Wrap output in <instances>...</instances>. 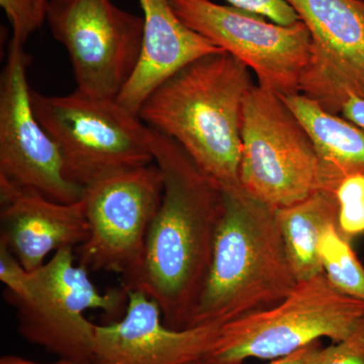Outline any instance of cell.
Masks as SVG:
<instances>
[{
	"label": "cell",
	"mask_w": 364,
	"mask_h": 364,
	"mask_svg": "<svg viewBox=\"0 0 364 364\" xmlns=\"http://www.w3.org/2000/svg\"><path fill=\"white\" fill-rule=\"evenodd\" d=\"M149 129L164 189L148 231L142 267L126 291L141 289L159 305L167 327L184 330L210 269L224 191L173 139Z\"/></svg>",
	"instance_id": "1"
},
{
	"label": "cell",
	"mask_w": 364,
	"mask_h": 364,
	"mask_svg": "<svg viewBox=\"0 0 364 364\" xmlns=\"http://www.w3.org/2000/svg\"><path fill=\"white\" fill-rule=\"evenodd\" d=\"M250 69L222 51L182 67L144 100L138 116L173 139L223 186H240L242 116Z\"/></svg>",
	"instance_id": "2"
},
{
	"label": "cell",
	"mask_w": 364,
	"mask_h": 364,
	"mask_svg": "<svg viewBox=\"0 0 364 364\" xmlns=\"http://www.w3.org/2000/svg\"><path fill=\"white\" fill-rule=\"evenodd\" d=\"M223 191L224 214L188 328L224 325L272 308L299 282L274 208L251 198L241 186H223Z\"/></svg>",
	"instance_id": "3"
},
{
	"label": "cell",
	"mask_w": 364,
	"mask_h": 364,
	"mask_svg": "<svg viewBox=\"0 0 364 364\" xmlns=\"http://www.w3.org/2000/svg\"><path fill=\"white\" fill-rule=\"evenodd\" d=\"M33 111L56 143L64 173L85 188L93 182L154 163L150 129L117 100L75 90L45 95L31 90Z\"/></svg>",
	"instance_id": "4"
},
{
	"label": "cell",
	"mask_w": 364,
	"mask_h": 364,
	"mask_svg": "<svg viewBox=\"0 0 364 364\" xmlns=\"http://www.w3.org/2000/svg\"><path fill=\"white\" fill-rule=\"evenodd\" d=\"M4 294L16 308L23 338L81 364L92 358L97 327L85 318V311L121 316L128 303L123 287L100 293L88 270L76 264L70 247L60 249L39 269L28 272L16 294Z\"/></svg>",
	"instance_id": "5"
},
{
	"label": "cell",
	"mask_w": 364,
	"mask_h": 364,
	"mask_svg": "<svg viewBox=\"0 0 364 364\" xmlns=\"http://www.w3.org/2000/svg\"><path fill=\"white\" fill-rule=\"evenodd\" d=\"M364 318V301L340 293L324 272L301 280L284 301L220 328L205 364L282 358L322 338H346Z\"/></svg>",
	"instance_id": "6"
},
{
	"label": "cell",
	"mask_w": 364,
	"mask_h": 364,
	"mask_svg": "<svg viewBox=\"0 0 364 364\" xmlns=\"http://www.w3.org/2000/svg\"><path fill=\"white\" fill-rule=\"evenodd\" d=\"M240 186L268 207H287L318 189L310 136L280 95L254 85L242 116Z\"/></svg>",
	"instance_id": "7"
},
{
	"label": "cell",
	"mask_w": 364,
	"mask_h": 364,
	"mask_svg": "<svg viewBox=\"0 0 364 364\" xmlns=\"http://www.w3.org/2000/svg\"><path fill=\"white\" fill-rule=\"evenodd\" d=\"M163 176L156 163L117 172L85 186L82 200L90 225L78 247L88 272H114L124 291L142 267L151 224L161 205Z\"/></svg>",
	"instance_id": "8"
},
{
	"label": "cell",
	"mask_w": 364,
	"mask_h": 364,
	"mask_svg": "<svg viewBox=\"0 0 364 364\" xmlns=\"http://www.w3.org/2000/svg\"><path fill=\"white\" fill-rule=\"evenodd\" d=\"M46 20L70 59L75 90L117 100L140 61L143 16L112 0H50Z\"/></svg>",
	"instance_id": "9"
},
{
	"label": "cell",
	"mask_w": 364,
	"mask_h": 364,
	"mask_svg": "<svg viewBox=\"0 0 364 364\" xmlns=\"http://www.w3.org/2000/svg\"><path fill=\"white\" fill-rule=\"evenodd\" d=\"M191 30L243 62L258 85L279 95L299 93L311 61V36L301 20L279 25L253 11L210 0H169Z\"/></svg>",
	"instance_id": "10"
},
{
	"label": "cell",
	"mask_w": 364,
	"mask_h": 364,
	"mask_svg": "<svg viewBox=\"0 0 364 364\" xmlns=\"http://www.w3.org/2000/svg\"><path fill=\"white\" fill-rule=\"evenodd\" d=\"M28 63L23 49L9 48L0 82V193L20 191L54 202H79L85 188L67 179L58 147L33 111Z\"/></svg>",
	"instance_id": "11"
},
{
	"label": "cell",
	"mask_w": 364,
	"mask_h": 364,
	"mask_svg": "<svg viewBox=\"0 0 364 364\" xmlns=\"http://www.w3.org/2000/svg\"><path fill=\"white\" fill-rule=\"evenodd\" d=\"M284 1L311 36V61L299 93L340 114L350 98L364 95V1Z\"/></svg>",
	"instance_id": "12"
},
{
	"label": "cell",
	"mask_w": 364,
	"mask_h": 364,
	"mask_svg": "<svg viewBox=\"0 0 364 364\" xmlns=\"http://www.w3.org/2000/svg\"><path fill=\"white\" fill-rule=\"evenodd\" d=\"M126 312L116 322L95 327L90 364H186L214 346L222 325L173 330L159 305L141 289H130Z\"/></svg>",
	"instance_id": "13"
},
{
	"label": "cell",
	"mask_w": 364,
	"mask_h": 364,
	"mask_svg": "<svg viewBox=\"0 0 364 364\" xmlns=\"http://www.w3.org/2000/svg\"><path fill=\"white\" fill-rule=\"evenodd\" d=\"M0 243L28 272L60 249L79 247L90 236L83 200L63 203L32 193H0Z\"/></svg>",
	"instance_id": "14"
},
{
	"label": "cell",
	"mask_w": 364,
	"mask_h": 364,
	"mask_svg": "<svg viewBox=\"0 0 364 364\" xmlns=\"http://www.w3.org/2000/svg\"><path fill=\"white\" fill-rule=\"evenodd\" d=\"M139 2L144 18L142 54L130 81L117 98L135 114L148 95L182 67L205 55L224 51L184 25L169 0Z\"/></svg>",
	"instance_id": "15"
},
{
	"label": "cell",
	"mask_w": 364,
	"mask_h": 364,
	"mask_svg": "<svg viewBox=\"0 0 364 364\" xmlns=\"http://www.w3.org/2000/svg\"><path fill=\"white\" fill-rule=\"evenodd\" d=\"M310 136L318 159V189L337 193L347 177L364 176V130L301 93L280 95Z\"/></svg>",
	"instance_id": "16"
},
{
	"label": "cell",
	"mask_w": 364,
	"mask_h": 364,
	"mask_svg": "<svg viewBox=\"0 0 364 364\" xmlns=\"http://www.w3.org/2000/svg\"><path fill=\"white\" fill-rule=\"evenodd\" d=\"M339 210L336 193L325 189L275 210L287 257L299 282L324 272L318 246L326 229L338 226Z\"/></svg>",
	"instance_id": "17"
},
{
	"label": "cell",
	"mask_w": 364,
	"mask_h": 364,
	"mask_svg": "<svg viewBox=\"0 0 364 364\" xmlns=\"http://www.w3.org/2000/svg\"><path fill=\"white\" fill-rule=\"evenodd\" d=\"M323 272L334 289L364 301V267L351 242L340 235L336 225L328 227L318 246Z\"/></svg>",
	"instance_id": "18"
},
{
	"label": "cell",
	"mask_w": 364,
	"mask_h": 364,
	"mask_svg": "<svg viewBox=\"0 0 364 364\" xmlns=\"http://www.w3.org/2000/svg\"><path fill=\"white\" fill-rule=\"evenodd\" d=\"M336 195L340 208L337 230L352 242L364 235V176L347 177Z\"/></svg>",
	"instance_id": "19"
},
{
	"label": "cell",
	"mask_w": 364,
	"mask_h": 364,
	"mask_svg": "<svg viewBox=\"0 0 364 364\" xmlns=\"http://www.w3.org/2000/svg\"><path fill=\"white\" fill-rule=\"evenodd\" d=\"M0 6L13 26L9 48L23 50L28 37L44 23L46 11L39 0H0Z\"/></svg>",
	"instance_id": "20"
},
{
	"label": "cell",
	"mask_w": 364,
	"mask_h": 364,
	"mask_svg": "<svg viewBox=\"0 0 364 364\" xmlns=\"http://www.w3.org/2000/svg\"><path fill=\"white\" fill-rule=\"evenodd\" d=\"M318 364H364V318L346 338L326 347Z\"/></svg>",
	"instance_id": "21"
},
{
	"label": "cell",
	"mask_w": 364,
	"mask_h": 364,
	"mask_svg": "<svg viewBox=\"0 0 364 364\" xmlns=\"http://www.w3.org/2000/svg\"><path fill=\"white\" fill-rule=\"evenodd\" d=\"M231 6L240 7L265 16L282 26L293 25L299 21L298 14L284 0H227Z\"/></svg>",
	"instance_id": "22"
},
{
	"label": "cell",
	"mask_w": 364,
	"mask_h": 364,
	"mask_svg": "<svg viewBox=\"0 0 364 364\" xmlns=\"http://www.w3.org/2000/svg\"><path fill=\"white\" fill-rule=\"evenodd\" d=\"M326 347L321 340L312 342L303 348L282 358L272 359L267 364H318L324 356Z\"/></svg>",
	"instance_id": "23"
},
{
	"label": "cell",
	"mask_w": 364,
	"mask_h": 364,
	"mask_svg": "<svg viewBox=\"0 0 364 364\" xmlns=\"http://www.w3.org/2000/svg\"><path fill=\"white\" fill-rule=\"evenodd\" d=\"M340 114L364 130V95L350 98L344 105Z\"/></svg>",
	"instance_id": "24"
},
{
	"label": "cell",
	"mask_w": 364,
	"mask_h": 364,
	"mask_svg": "<svg viewBox=\"0 0 364 364\" xmlns=\"http://www.w3.org/2000/svg\"><path fill=\"white\" fill-rule=\"evenodd\" d=\"M0 364H81L76 363V361L70 360V359L59 358L58 360L51 363H35V361L30 360L21 358L16 355H4L0 358Z\"/></svg>",
	"instance_id": "25"
},
{
	"label": "cell",
	"mask_w": 364,
	"mask_h": 364,
	"mask_svg": "<svg viewBox=\"0 0 364 364\" xmlns=\"http://www.w3.org/2000/svg\"><path fill=\"white\" fill-rule=\"evenodd\" d=\"M49 1L50 0H39V4L43 11H47V6Z\"/></svg>",
	"instance_id": "26"
},
{
	"label": "cell",
	"mask_w": 364,
	"mask_h": 364,
	"mask_svg": "<svg viewBox=\"0 0 364 364\" xmlns=\"http://www.w3.org/2000/svg\"><path fill=\"white\" fill-rule=\"evenodd\" d=\"M186 364H205V361L203 360V359H200V360L191 361V363H188Z\"/></svg>",
	"instance_id": "27"
},
{
	"label": "cell",
	"mask_w": 364,
	"mask_h": 364,
	"mask_svg": "<svg viewBox=\"0 0 364 364\" xmlns=\"http://www.w3.org/2000/svg\"><path fill=\"white\" fill-rule=\"evenodd\" d=\"M363 1H364V0H363Z\"/></svg>",
	"instance_id": "28"
},
{
	"label": "cell",
	"mask_w": 364,
	"mask_h": 364,
	"mask_svg": "<svg viewBox=\"0 0 364 364\" xmlns=\"http://www.w3.org/2000/svg\"><path fill=\"white\" fill-rule=\"evenodd\" d=\"M88 364H90V363H88Z\"/></svg>",
	"instance_id": "29"
}]
</instances>
